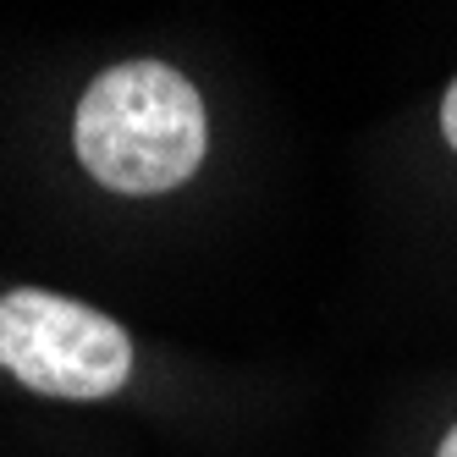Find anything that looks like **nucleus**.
Returning <instances> with one entry per match:
<instances>
[{
    "label": "nucleus",
    "instance_id": "obj_2",
    "mask_svg": "<svg viewBox=\"0 0 457 457\" xmlns=\"http://www.w3.org/2000/svg\"><path fill=\"white\" fill-rule=\"evenodd\" d=\"M0 364L45 397L94 403L127 386L133 342L111 314L22 287L0 298Z\"/></svg>",
    "mask_w": 457,
    "mask_h": 457
},
{
    "label": "nucleus",
    "instance_id": "obj_3",
    "mask_svg": "<svg viewBox=\"0 0 457 457\" xmlns=\"http://www.w3.org/2000/svg\"><path fill=\"white\" fill-rule=\"evenodd\" d=\"M441 133H446V144L457 149V83L446 88V100H441Z\"/></svg>",
    "mask_w": 457,
    "mask_h": 457
},
{
    "label": "nucleus",
    "instance_id": "obj_1",
    "mask_svg": "<svg viewBox=\"0 0 457 457\" xmlns=\"http://www.w3.org/2000/svg\"><path fill=\"white\" fill-rule=\"evenodd\" d=\"M78 154L94 182L116 193H171L204 160V105L166 61H121L88 83L78 105Z\"/></svg>",
    "mask_w": 457,
    "mask_h": 457
},
{
    "label": "nucleus",
    "instance_id": "obj_4",
    "mask_svg": "<svg viewBox=\"0 0 457 457\" xmlns=\"http://www.w3.org/2000/svg\"><path fill=\"white\" fill-rule=\"evenodd\" d=\"M441 457H457V424H452V436L441 441Z\"/></svg>",
    "mask_w": 457,
    "mask_h": 457
}]
</instances>
